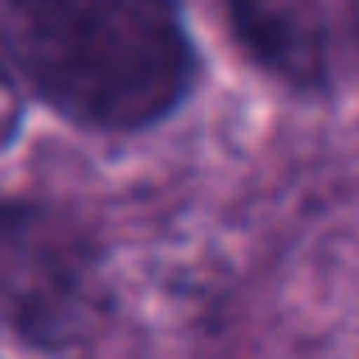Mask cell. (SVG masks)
I'll return each instance as SVG.
<instances>
[{"instance_id": "6da1fadb", "label": "cell", "mask_w": 359, "mask_h": 359, "mask_svg": "<svg viewBox=\"0 0 359 359\" xmlns=\"http://www.w3.org/2000/svg\"><path fill=\"white\" fill-rule=\"evenodd\" d=\"M0 55L27 100L96 137H137L196 96L182 0H0Z\"/></svg>"}, {"instance_id": "7a4b0ae2", "label": "cell", "mask_w": 359, "mask_h": 359, "mask_svg": "<svg viewBox=\"0 0 359 359\" xmlns=\"http://www.w3.org/2000/svg\"><path fill=\"white\" fill-rule=\"evenodd\" d=\"M105 305V245L46 201H0V332L27 351H69Z\"/></svg>"}, {"instance_id": "3957f363", "label": "cell", "mask_w": 359, "mask_h": 359, "mask_svg": "<svg viewBox=\"0 0 359 359\" xmlns=\"http://www.w3.org/2000/svg\"><path fill=\"white\" fill-rule=\"evenodd\" d=\"M245 60L296 96L359 87V0H228Z\"/></svg>"}, {"instance_id": "277c9868", "label": "cell", "mask_w": 359, "mask_h": 359, "mask_svg": "<svg viewBox=\"0 0 359 359\" xmlns=\"http://www.w3.org/2000/svg\"><path fill=\"white\" fill-rule=\"evenodd\" d=\"M27 91L18 87V78H14V69L5 64V55H0V150H9L18 141V132H23V123H27Z\"/></svg>"}]
</instances>
